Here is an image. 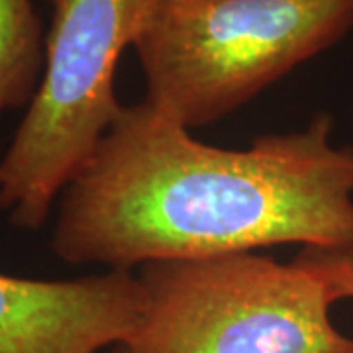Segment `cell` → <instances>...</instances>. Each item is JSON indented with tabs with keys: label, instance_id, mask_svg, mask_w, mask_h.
<instances>
[{
	"label": "cell",
	"instance_id": "6da1fadb",
	"mask_svg": "<svg viewBox=\"0 0 353 353\" xmlns=\"http://www.w3.org/2000/svg\"><path fill=\"white\" fill-rule=\"evenodd\" d=\"M334 120L224 150L148 101L124 106L59 196L51 252L73 265L130 271L299 243L353 252V145Z\"/></svg>",
	"mask_w": 353,
	"mask_h": 353
},
{
	"label": "cell",
	"instance_id": "7a4b0ae2",
	"mask_svg": "<svg viewBox=\"0 0 353 353\" xmlns=\"http://www.w3.org/2000/svg\"><path fill=\"white\" fill-rule=\"evenodd\" d=\"M353 28V0H153L134 39L145 101L214 124Z\"/></svg>",
	"mask_w": 353,
	"mask_h": 353
},
{
	"label": "cell",
	"instance_id": "3957f363",
	"mask_svg": "<svg viewBox=\"0 0 353 353\" xmlns=\"http://www.w3.org/2000/svg\"><path fill=\"white\" fill-rule=\"evenodd\" d=\"M50 4L41 81L0 157V212L18 230H39L48 222L67 185L124 110L114 73L153 0Z\"/></svg>",
	"mask_w": 353,
	"mask_h": 353
},
{
	"label": "cell",
	"instance_id": "277c9868",
	"mask_svg": "<svg viewBox=\"0 0 353 353\" xmlns=\"http://www.w3.org/2000/svg\"><path fill=\"white\" fill-rule=\"evenodd\" d=\"M145 308L130 353H353L334 299L301 261L248 252L148 263Z\"/></svg>",
	"mask_w": 353,
	"mask_h": 353
},
{
	"label": "cell",
	"instance_id": "5b68a950",
	"mask_svg": "<svg viewBox=\"0 0 353 353\" xmlns=\"http://www.w3.org/2000/svg\"><path fill=\"white\" fill-rule=\"evenodd\" d=\"M145 290L130 271L46 281L0 271V353H97L126 345Z\"/></svg>",
	"mask_w": 353,
	"mask_h": 353
},
{
	"label": "cell",
	"instance_id": "8992f818",
	"mask_svg": "<svg viewBox=\"0 0 353 353\" xmlns=\"http://www.w3.org/2000/svg\"><path fill=\"white\" fill-rule=\"evenodd\" d=\"M46 63V34L34 0H0V116L28 108Z\"/></svg>",
	"mask_w": 353,
	"mask_h": 353
},
{
	"label": "cell",
	"instance_id": "52a82bcc",
	"mask_svg": "<svg viewBox=\"0 0 353 353\" xmlns=\"http://www.w3.org/2000/svg\"><path fill=\"white\" fill-rule=\"evenodd\" d=\"M294 259L322 277V281L328 285L334 303L343 299H353V252L330 253L301 250Z\"/></svg>",
	"mask_w": 353,
	"mask_h": 353
},
{
	"label": "cell",
	"instance_id": "ba28073f",
	"mask_svg": "<svg viewBox=\"0 0 353 353\" xmlns=\"http://www.w3.org/2000/svg\"><path fill=\"white\" fill-rule=\"evenodd\" d=\"M112 353H130L126 350V345H118V347H114Z\"/></svg>",
	"mask_w": 353,
	"mask_h": 353
}]
</instances>
